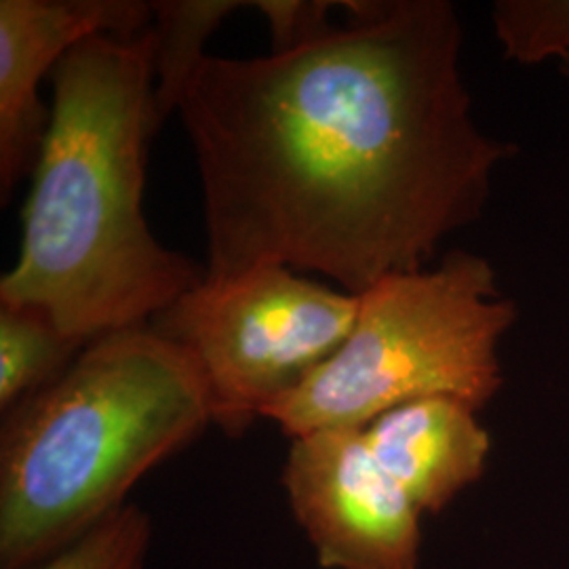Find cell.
Returning <instances> with one entry per match:
<instances>
[{
	"instance_id": "9",
	"label": "cell",
	"mask_w": 569,
	"mask_h": 569,
	"mask_svg": "<svg viewBox=\"0 0 569 569\" xmlns=\"http://www.w3.org/2000/svg\"><path fill=\"white\" fill-rule=\"evenodd\" d=\"M89 342L68 336L44 308L0 305V409L51 385Z\"/></svg>"
},
{
	"instance_id": "3",
	"label": "cell",
	"mask_w": 569,
	"mask_h": 569,
	"mask_svg": "<svg viewBox=\"0 0 569 569\" xmlns=\"http://www.w3.org/2000/svg\"><path fill=\"white\" fill-rule=\"evenodd\" d=\"M209 425V392L183 348L150 326L93 338L4 411L0 568H32L98 528Z\"/></svg>"
},
{
	"instance_id": "5",
	"label": "cell",
	"mask_w": 569,
	"mask_h": 569,
	"mask_svg": "<svg viewBox=\"0 0 569 569\" xmlns=\"http://www.w3.org/2000/svg\"><path fill=\"white\" fill-rule=\"evenodd\" d=\"M357 315L359 296L264 264L228 279L207 277L148 326L190 355L213 425L241 437L345 345Z\"/></svg>"
},
{
	"instance_id": "1",
	"label": "cell",
	"mask_w": 569,
	"mask_h": 569,
	"mask_svg": "<svg viewBox=\"0 0 569 569\" xmlns=\"http://www.w3.org/2000/svg\"><path fill=\"white\" fill-rule=\"evenodd\" d=\"M352 23L266 58L204 56L180 102L203 183L207 277L319 272L363 293L425 270L486 209L515 146L479 129L446 0L350 2Z\"/></svg>"
},
{
	"instance_id": "7",
	"label": "cell",
	"mask_w": 569,
	"mask_h": 569,
	"mask_svg": "<svg viewBox=\"0 0 569 569\" xmlns=\"http://www.w3.org/2000/svg\"><path fill=\"white\" fill-rule=\"evenodd\" d=\"M152 26L142 0H0V197L7 203L34 171L51 121L39 98L42 77L79 42L133 37Z\"/></svg>"
},
{
	"instance_id": "4",
	"label": "cell",
	"mask_w": 569,
	"mask_h": 569,
	"mask_svg": "<svg viewBox=\"0 0 569 569\" xmlns=\"http://www.w3.org/2000/svg\"><path fill=\"white\" fill-rule=\"evenodd\" d=\"M486 258L451 251L435 268L390 274L359 293L345 345L266 407L291 439L363 428L395 407L449 397L479 411L502 387L498 346L517 321Z\"/></svg>"
},
{
	"instance_id": "12",
	"label": "cell",
	"mask_w": 569,
	"mask_h": 569,
	"mask_svg": "<svg viewBox=\"0 0 569 569\" xmlns=\"http://www.w3.org/2000/svg\"><path fill=\"white\" fill-rule=\"evenodd\" d=\"M152 545V519L127 505L77 542L28 569H146Z\"/></svg>"
},
{
	"instance_id": "13",
	"label": "cell",
	"mask_w": 569,
	"mask_h": 569,
	"mask_svg": "<svg viewBox=\"0 0 569 569\" xmlns=\"http://www.w3.org/2000/svg\"><path fill=\"white\" fill-rule=\"evenodd\" d=\"M338 2L326 0H258L253 7L264 16L272 32V53L298 49L331 30L327 16Z\"/></svg>"
},
{
	"instance_id": "14",
	"label": "cell",
	"mask_w": 569,
	"mask_h": 569,
	"mask_svg": "<svg viewBox=\"0 0 569 569\" xmlns=\"http://www.w3.org/2000/svg\"><path fill=\"white\" fill-rule=\"evenodd\" d=\"M559 63H561V74H563V77L569 81V58L559 61Z\"/></svg>"
},
{
	"instance_id": "2",
	"label": "cell",
	"mask_w": 569,
	"mask_h": 569,
	"mask_svg": "<svg viewBox=\"0 0 569 569\" xmlns=\"http://www.w3.org/2000/svg\"><path fill=\"white\" fill-rule=\"evenodd\" d=\"M51 121L23 207L20 258L0 305L44 308L72 338L148 326L207 268L154 239L143 216L146 148L157 133L154 32L100 34L56 70Z\"/></svg>"
},
{
	"instance_id": "10",
	"label": "cell",
	"mask_w": 569,
	"mask_h": 569,
	"mask_svg": "<svg viewBox=\"0 0 569 569\" xmlns=\"http://www.w3.org/2000/svg\"><path fill=\"white\" fill-rule=\"evenodd\" d=\"M251 2L237 0H159L152 2L154 32V131L180 110L183 91L203 61V44L232 11Z\"/></svg>"
},
{
	"instance_id": "11",
	"label": "cell",
	"mask_w": 569,
	"mask_h": 569,
	"mask_svg": "<svg viewBox=\"0 0 569 569\" xmlns=\"http://www.w3.org/2000/svg\"><path fill=\"white\" fill-rule=\"evenodd\" d=\"M491 21L507 60L538 66L569 58V0H500Z\"/></svg>"
},
{
	"instance_id": "6",
	"label": "cell",
	"mask_w": 569,
	"mask_h": 569,
	"mask_svg": "<svg viewBox=\"0 0 569 569\" xmlns=\"http://www.w3.org/2000/svg\"><path fill=\"white\" fill-rule=\"evenodd\" d=\"M281 481L321 568L418 569L422 512L376 460L363 428L296 437Z\"/></svg>"
},
{
	"instance_id": "8",
	"label": "cell",
	"mask_w": 569,
	"mask_h": 569,
	"mask_svg": "<svg viewBox=\"0 0 569 569\" xmlns=\"http://www.w3.org/2000/svg\"><path fill=\"white\" fill-rule=\"evenodd\" d=\"M363 437L420 512L446 509L486 470L488 432L472 407L449 397L395 407L363 427Z\"/></svg>"
}]
</instances>
